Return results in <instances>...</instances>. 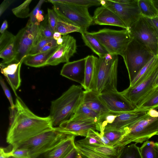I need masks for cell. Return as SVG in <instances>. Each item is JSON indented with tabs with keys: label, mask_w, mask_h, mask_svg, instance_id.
Wrapping results in <instances>:
<instances>
[{
	"label": "cell",
	"mask_w": 158,
	"mask_h": 158,
	"mask_svg": "<svg viewBox=\"0 0 158 158\" xmlns=\"http://www.w3.org/2000/svg\"><path fill=\"white\" fill-rule=\"evenodd\" d=\"M63 39L61 37L56 40L57 44L58 45H61L63 43Z\"/></svg>",
	"instance_id": "53"
},
{
	"label": "cell",
	"mask_w": 158,
	"mask_h": 158,
	"mask_svg": "<svg viewBox=\"0 0 158 158\" xmlns=\"http://www.w3.org/2000/svg\"><path fill=\"white\" fill-rule=\"evenodd\" d=\"M85 45L89 48L99 57H103L109 53L99 41L87 31L81 34Z\"/></svg>",
	"instance_id": "26"
},
{
	"label": "cell",
	"mask_w": 158,
	"mask_h": 158,
	"mask_svg": "<svg viewBox=\"0 0 158 158\" xmlns=\"http://www.w3.org/2000/svg\"><path fill=\"white\" fill-rule=\"evenodd\" d=\"M45 1L44 0H40L39 2L33 10L30 13L29 19L28 21L33 23H35L37 22L36 15L38 12L40 10L42 5Z\"/></svg>",
	"instance_id": "43"
},
{
	"label": "cell",
	"mask_w": 158,
	"mask_h": 158,
	"mask_svg": "<svg viewBox=\"0 0 158 158\" xmlns=\"http://www.w3.org/2000/svg\"><path fill=\"white\" fill-rule=\"evenodd\" d=\"M89 32L99 41L109 54L122 57L132 39L127 29L117 30L104 28Z\"/></svg>",
	"instance_id": "7"
},
{
	"label": "cell",
	"mask_w": 158,
	"mask_h": 158,
	"mask_svg": "<svg viewBox=\"0 0 158 158\" xmlns=\"http://www.w3.org/2000/svg\"><path fill=\"white\" fill-rule=\"evenodd\" d=\"M75 144L77 151L83 158H112L81 146L76 142Z\"/></svg>",
	"instance_id": "34"
},
{
	"label": "cell",
	"mask_w": 158,
	"mask_h": 158,
	"mask_svg": "<svg viewBox=\"0 0 158 158\" xmlns=\"http://www.w3.org/2000/svg\"><path fill=\"white\" fill-rule=\"evenodd\" d=\"M56 32L60 33L63 35L73 32L81 33L80 28L74 25L65 22L58 17L56 26Z\"/></svg>",
	"instance_id": "31"
},
{
	"label": "cell",
	"mask_w": 158,
	"mask_h": 158,
	"mask_svg": "<svg viewBox=\"0 0 158 158\" xmlns=\"http://www.w3.org/2000/svg\"><path fill=\"white\" fill-rule=\"evenodd\" d=\"M36 158H45V154H43L42 155H41L37 157Z\"/></svg>",
	"instance_id": "55"
},
{
	"label": "cell",
	"mask_w": 158,
	"mask_h": 158,
	"mask_svg": "<svg viewBox=\"0 0 158 158\" xmlns=\"http://www.w3.org/2000/svg\"><path fill=\"white\" fill-rule=\"evenodd\" d=\"M145 18L147 21L158 31V15L152 18Z\"/></svg>",
	"instance_id": "46"
},
{
	"label": "cell",
	"mask_w": 158,
	"mask_h": 158,
	"mask_svg": "<svg viewBox=\"0 0 158 158\" xmlns=\"http://www.w3.org/2000/svg\"><path fill=\"white\" fill-rule=\"evenodd\" d=\"M80 156L75 147L65 158H80Z\"/></svg>",
	"instance_id": "47"
},
{
	"label": "cell",
	"mask_w": 158,
	"mask_h": 158,
	"mask_svg": "<svg viewBox=\"0 0 158 158\" xmlns=\"http://www.w3.org/2000/svg\"><path fill=\"white\" fill-rule=\"evenodd\" d=\"M153 4L158 12V0H152Z\"/></svg>",
	"instance_id": "52"
},
{
	"label": "cell",
	"mask_w": 158,
	"mask_h": 158,
	"mask_svg": "<svg viewBox=\"0 0 158 158\" xmlns=\"http://www.w3.org/2000/svg\"><path fill=\"white\" fill-rule=\"evenodd\" d=\"M61 37V34L58 32H55L53 34V39L56 40Z\"/></svg>",
	"instance_id": "51"
},
{
	"label": "cell",
	"mask_w": 158,
	"mask_h": 158,
	"mask_svg": "<svg viewBox=\"0 0 158 158\" xmlns=\"http://www.w3.org/2000/svg\"><path fill=\"white\" fill-rule=\"evenodd\" d=\"M63 43L58 45L56 50L47 61L46 66H56L69 62L70 59L77 52L76 39L68 35H63Z\"/></svg>",
	"instance_id": "13"
},
{
	"label": "cell",
	"mask_w": 158,
	"mask_h": 158,
	"mask_svg": "<svg viewBox=\"0 0 158 158\" xmlns=\"http://www.w3.org/2000/svg\"><path fill=\"white\" fill-rule=\"evenodd\" d=\"M92 18L93 24L115 26L127 29L125 24L118 16L104 6H101L96 9Z\"/></svg>",
	"instance_id": "17"
},
{
	"label": "cell",
	"mask_w": 158,
	"mask_h": 158,
	"mask_svg": "<svg viewBox=\"0 0 158 158\" xmlns=\"http://www.w3.org/2000/svg\"><path fill=\"white\" fill-rule=\"evenodd\" d=\"M53 39H44L41 40L31 49L27 55H34L38 53L44 47Z\"/></svg>",
	"instance_id": "42"
},
{
	"label": "cell",
	"mask_w": 158,
	"mask_h": 158,
	"mask_svg": "<svg viewBox=\"0 0 158 158\" xmlns=\"http://www.w3.org/2000/svg\"><path fill=\"white\" fill-rule=\"evenodd\" d=\"M15 105L14 110L10 111V124L6 137L8 144L13 146L20 143L53 127L49 116L36 115L18 96Z\"/></svg>",
	"instance_id": "1"
},
{
	"label": "cell",
	"mask_w": 158,
	"mask_h": 158,
	"mask_svg": "<svg viewBox=\"0 0 158 158\" xmlns=\"http://www.w3.org/2000/svg\"><path fill=\"white\" fill-rule=\"evenodd\" d=\"M0 82L1 86L3 89L4 93L6 95V97L8 98L9 102L10 104V110L13 111L15 107V105L14 104L13 101L12 97L11 96L10 91L6 85L4 79L2 77H0Z\"/></svg>",
	"instance_id": "41"
},
{
	"label": "cell",
	"mask_w": 158,
	"mask_h": 158,
	"mask_svg": "<svg viewBox=\"0 0 158 158\" xmlns=\"http://www.w3.org/2000/svg\"><path fill=\"white\" fill-rule=\"evenodd\" d=\"M100 116V115L96 112L81 104L70 119L74 120L93 122L98 123Z\"/></svg>",
	"instance_id": "29"
},
{
	"label": "cell",
	"mask_w": 158,
	"mask_h": 158,
	"mask_svg": "<svg viewBox=\"0 0 158 158\" xmlns=\"http://www.w3.org/2000/svg\"><path fill=\"white\" fill-rule=\"evenodd\" d=\"M85 57L65 64L60 71V75L70 80L80 83H84Z\"/></svg>",
	"instance_id": "18"
},
{
	"label": "cell",
	"mask_w": 158,
	"mask_h": 158,
	"mask_svg": "<svg viewBox=\"0 0 158 158\" xmlns=\"http://www.w3.org/2000/svg\"><path fill=\"white\" fill-rule=\"evenodd\" d=\"M118 55L108 54L98 57L95 66L92 90L98 94L108 90H117Z\"/></svg>",
	"instance_id": "4"
},
{
	"label": "cell",
	"mask_w": 158,
	"mask_h": 158,
	"mask_svg": "<svg viewBox=\"0 0 158 158\" xmlns=\"http://www.w3.org/2000/svg\"><path fill=\"white\" fill-rule=\"evenodd\" d=\"M75 137L67 136L57 146L45 153V158H65L75 147Z\"/></svg>",
	"instance_id": "22"
},
{
	"label": "cell",
	"mask_w": 158,
	"mask_h": 158,
	"mask_svg": "<svg viewBox=\"0 0 158 158\" xmlns=\"http://www.w3.org/2000/svg\"><path fill=\"white\" fill-rule=\"evenodd\" d=\"M80 158H83L82 156H81V155H80Z\"/></svg>",
	"instance_id": "57"
},
{
	"label": "cell",
	"mask_w": 158,
	"mask_h": 158,
	"mask_svg": "<svg viewBox=\"0 0 158 158\" xmlns=\"http://www.w3.org/2000/svg\"><path fill=\"white\" fill-rule=\"evenodd\" d=\"M158 66V55L154 56L139 71L132 81L130 83L129 87L138 85L148 76Z\"/></svg>",
	"instance_id": "28"
},
{
	"label": "cell",
	"mask_w": 158,
	"mask_h": 158,
	"mask_svg": "<svg viewBox=\"0 0 158 158\" xmlns=\"http://www.w3.org/2000/svg\"><path fill=\"white\" fill-rule=\"evenodd\" d=\"M128 128L120 131L104 130L103 135L111 143L113 147L119 142L127 133Z\"/></svg>",
	"instance_id": "32"
},
{
	"label": "cell",
	"mask_w": 158,
	"mask_h": 158,
	"mask_svg": "<svg viewBox=\"0 0 158 158\" xmlns=\"http://www.w3.org/2000/svg\"><path fill=\"white\" fill-rule=\"evenodd\" d=\"M58 46L47 51L34 55L26 56L23 63L26 65L35 68L46 66V63L50 57L56 50Z\"/></svg>",
	"instance_id": "25"
},
{
	"label": "cell",
	"mask_w": 158,
	"mask_h": 158,
	"mask_svg": "<svg viewBox=\"0 0 158 158\" xmlns=\"http://www.w3.org/2000/svg\"><path fill=\"white\" fill-rule=\"evenodd\" d=\"M15 35L7 31L0 35L1 63L6 64L14 62L16 56Z\"/></svg>",
	"instance_id": "19"
},
{
	"label": "cell",
	"mask_w": 158,
	"mask_h": 158,
	"mask_svg": "<svg viewBox=\"0 0 158 158\" xmlns=\"http://www.w3.org/2000/svg\"><path fill=\"white\" fill-rule=\"evenodd\" d=\"M39 12L40 14L42 15H43V14L44 13V12L43 10H40L39 11Z\"/></svg>",
	"instance_id": "56"
},
{
	"label": "cell",
	"mask_w": 158,
	"mask_h": 158,
	"mask_svg": "<svg viewBox=\"0 0 158 158\" xmlns=\"http://www.w3.org/2000/svg\"><path fill=\"white\" fill-rule=\"evenodd\" d=\"M81 85H73L59 98L52 101L49 115L53 127L69 120L82 103L84 91Z\"/></svg>",
	"instance_id": "2"
},
{
	"label": "cell",
	"mask_w": 158,
	"mask_h": 158,
	"mask_svg": "<svg viewBox=\"0 0 158 158\" xmlns=\"http://www.w3.org/2000/svg\"><path fill=\"white\" fill-rule=\"evenodd\" d=\"M154 144L153 141L148 140L143 143L139 148L142 158H155Z\"/></svg>",
	"instance_id": "37"
},
{
	"label": "cell",
	"mask_w": 158,
	"mask_h": 158,
	"mask_svg": "<svg viewBox=\"0 0 158 158\" xmlns=\"http://www.w3.org/2000/svg\"><path fill=\"white\" fill-rule=\"evenodd\" d=\"M57 127L64 134L75 136L86 137L89 130L91 129L100 131L99 125L95 122L70 119L62 123Z\"/></svg>",
	"instance_id": "16"
},
{
	"label": "cell",
	"mask_w": 158,
	"mask_h": 158,
	"mask_svg": "<svg viewBox=\"0 0 158 158\" xmlns=\"http://www.w3.org/2000/svg\"><path fill=\"white\" fill-rule=\"evenodd\" d=\"M37 21L40 23L43 22L44 19V17L43 15L40 14L39 11L38 12L36 16Z\"/></svg>",
	"instance_id": "49"
},
{
	"label": "cell",
	"mask_w": 158,
	"mask_h": 158,
	"mask_svg": "<svg viewBox=\"0 0 158 158\" xmlns=\"http://www.w3.org/2000/svg\"><path fill=\"white\" fill-rule=\"evenodd\" d=\"M47 15L49 24L54 33L56 32L58 17L53 10L49 8L48 9Z\"/></svg>",
	"instance_id": "40"
},
{
	"label": "cell",
	"mask_w": 158,
	"mask_h": 158,
	"mask_svg": "<svg viewBox=\"0 0 158 158\" xmlns=\"http://www.w3.org/2000/svg\"><path fill=\"white\" fill-rule=\"evenodd\" d=\"M58 46L56 40L53 39L51 41L45 45L39 53L47 51Z\"/></svg>",
	"instance_id": "45"
},
{
	"label": "cell",
	"mask_w": 158,
	"mask_h": 158,
	"mask_svg": "<svg viewBox=\"0 0 158 158\" xmlns=\"http://www.w3.org/2000/svg\"><path fill=\"white\" fill-rule=\"evenodd\" d=\"M158 109V85L153 88L138 102L135 110L147 111Z\"/></svg>",
	"instance_id": "23"
},
{
	"label": "cell",
	"mask_w": 158,
	"mask_h": 158,
	"mask_svg": "<svg viewBox=\"0 0 158 158\" xmlns=\"http://www.w3.org/2000/svg\"><path fill=\"white\" fill-rule=\"evenodd\" d=\"M53 5V10L58 17L63 21L80 28L81 33L87 31L92 24V17L87 7L77 6L48 0Z\"/></svg>",
	"instance_id": "6"
},
{
	"label": "cell",
	"mask_w": 158,
	"mask_h": 158,
	"mask_svg": "<svg viewBox=\"0 0 158 158\" xmlns=\"http://www.w3.org/2000/svg\"><path fill=\"white\" fill-rule=\"evenodd\" d=\"M85 59L84 82L82 87L85 90H88L93 89L98 57L91 55L87 56Z\"/></svg>",
	"instance_id": "24"
},
{
	"label": "cell",
	"mask_w": 158,
	"mask_h": 158,
	"mask_svg": "<svg viewBox=\"0 0 158 158\" xmlns=\"http://www.w3.org/2000/svg\"><path fill=\"white\" fill-rule=\"evenodd\" d=\"M158 85V75L157 76V77L155 80L154 85V87H155L157 85Z\"/></svg>",
	"instance_id": "54"
},
{
	"label": "cell",
	"mask_w": 158,
	"mask_h": 158,
	"mask_svg": "<svg viewBox=\"0 0 158 158\" xmlns=\"http://www.w3.org/2000/svg\"><path fill=\"white\" fill-rule=\"evenodd\" d=\"M158 75V66L144 80L133 87H129L121 92L136 107L140 100L153 88Z\"/></svg>",
	"instance_id": "12"
},
{
	"label": "cell",
	"mask_w": 158,
	"mask_h": 158,
	"mask_svg": "<svg viewBox=\"0 0 158 158\" xmlns=\"http://www.w3.org/2000/svg\"><path fill=\"white\" fill-rule=\"evenodd\" d=\"M81 104L100 116L110 111L100 98L99 94L92 89L84 91Z\"/></svg>",
	"instance_id": "21"
},
{
	"label": "cell",
	"mask_w": 158,
	"mask_h": 158,
	"mask_svg": "<svg viewBox=\"0 0 158 158\" xmlns=\"http://www.w3.org/2000/svg\"><path fill=\"white\" fill-rule=\"evenodd\" d=\"M101 3L116 14L127 29L141 16L138 0H101Z\"/></svg>",
	"instance_id": "11"
},
{
	"label": "cell",
	"mask_w": 158,
	"mask_h": 158,
	"mask_svg": "<svg viewBox=\"0 0 158 158\" xmlns=\"http://www.w3.org/2000/svg\"><path fill=\"white\" fill-rule=\"evenodd\" d=\"M155 153V158H158V142L155 143L154 146Z\"/></svg>",
	"instance_id": "50"
},
{
	"label": "cell",
	"mask_w": 158,
	"mask_h": 158,
	"mask_svg": "<svg viewBox=\"0 0 158 158\" xmlns=\"http://www.w3.org/2000/svg\"><path fill=\"white\" fill-rule=\"evenodd\" d=\"M158 133V111L152 109L128 127L123 139L115 147L122 148L131 142L141 143Z\"/></svg>",
	"instance_id": "3"
},
{
	"label": "cell",
	"mask_w": 158,
	"mask_h": 158,
	"mask_svg": "<svg viewBox=\"0 0 158 158\" xmlns=\"http://www.w3.org/2000/svg\"><path fill=\"white\" fill-rule=\"evenodd\" d=\"M136 144L123 147L119 158H142L139 148Z\"/></svg>",
	"instance_id": "33"
},
{
	"label": "cell",
	"mask_w": 158,
	"mask_h": 158,
	"mask_svg": "<svg viewBox=\"0 0 158 158\" xmlns=\"http://www.w3.org/2000/svg\"><path fill=\"white\" fill-rule=\"evenodd\" d=\"M8 24L7 21L5 20L3 22L0 29V33L1 34L3 33L8 28Z\"/></svg>",
	"instance_id": "48"
},
{
	"label": "cell",
	"mask_w": 158,
	"mask_h": 158,
	"mask_svg": "<svg viewBox=\"0 0 158 158\" xmlns=\"http://www.w3.org/2000/svg\"><path fill=\"white\" fill-rule=\"evenodd\" d=\"M157 135H158V133H157Z\"/></svg>",
	"instance_id": "58"
},
{
	"label": "cell",
	"mask_w": 158,
	"mask_h": 158,
	"mask_svg": "<svg viewBox=\"0 0 158 158\" xmlns=\"http://www.w3.org/2000/svg\"><path fill=\"white\" fill-rule=\"evenodd\" d=\"M57 2L87 7L101 5V0H56Z\"/></svg>",
	"instance_id": "38"
},
{
	"label": "cell",
	"mask_w": 158,
	"mask_h": 158,
	"mask_svg": "<svg viewBox=\"0 0 158 158\" xmlns=\"http://www.w3.org/2000/svg\"><path fill=\"white\" fill-rule=\"evenodd\" d=\"M138 5L141 16L152 18L158 15V12L152 0H138Z\"/></svg>",
	"instance_id": "30"
},
{
	"label": "cell",
	"mask_w": 158,
	"mask_h": 158,
	"mask_svg": "<svg viewBox=\"0 0 158 158\" xmlns=\"http://www.w3.org/2000/svg\"><path fill=\"white\" fill-rule=\"evenodd\" d=\"M80 145L112 158H119L122 148L110 147L104 145L88 144L80 140L76 141Z\"/></svg>",
	"instance_id": "27"
},
{
	"label": "cell",
	"mask_w": 158,
	"mask_h": 158,
	"mask_svg": "<svg viewBox=\"0 0 158 158\" xmlns=\"http://www.w3.org/2000/svg\"><path fill=\"white\" fill-rule=\"evenodd\" d=\"M24 58L18 62H13L6 64L1 63L0 64L1 73L6 77L16 96L17 95L16 91L20 86L21 83L20 71Z\"/></svg>",
	"instance_id": "20"
},
{
	"label": "cell",
	"mask_w": 158,
	"mask_h": 158,
	"mask_svg": "<svg viewBox=\"0 0 158 158\" xmlns=\"http://www.w3.org/2000/svg\"><path fill=\"white\" fill-rule=\"evenodd\" d=\"M99 96L110 111L123 112L135 110L132 104L118 90L106 91Z\"/></svg>",
	"instance_id": "14"
},
{
	"label": "cell",
	"mask_w": 158,
	"mask_h": 158,
	"mask_svg": "<svg viewBox=\"0 0 158 158\" xmlns=\"http://www.w3.org/2000/svg\"><path fill=\"white\" fill-rule=\"evenodd\" d=\"M40 24L37 22L33 23L28 21L15 35L16 56L14 62L20 61L39 42Z\"/></svg>",
	"instance_id": "10"
},
{
	"label": "cell",
	"mask_w": 158,
	"mask_h": 158,
	"mask_svg": "<svg viewBox=\"0 0 158 158\" xmlns=\"http://www.w3.org/2000/svg\"><path fill=\"white\" fill-rule=\"evenodd\" d=\"M147 111L116 112L111 111L110 123L104 127V130L120 131L128 127L133 123L145 115Z\"/></svg>",
	"instance_id": "15"
},
{
	"label": "cell",
	"mask_w": 158,
	"mask_h": 158,
	"mask_svg": "<svg viewBox=\"0 0 158 158\" xmlns=\"http://www.w3.org/2000/svg\"><path fill=\"white\" fill-rule=\"evenodd\" d=\"M68 135L61 132L57 127H53L27 140L12 146V148L27 149L31 158H36L55 148Z\"/></svg>",
	"instance_id": "5"
},
{
	"label": "cell",
	"mask_w": 158,
	"mask_h": 158,
	"mask_svg": "<svg viewBox=\"0 0 158 158\" xmlns=\"http://www.w3.org/2000/svg\"><path fill=\"white\" fill-rule=\"evenodd\" d=\"M39 28L40 41L44 39L53 38L54 32L49 24L47 15L45 16L44 20L40 23Z\"/></svg>",
	"instance_id": "35"
},
{
	"label": "cell",
	"mask_w": 158,
	"mask_h": 158,
	"mask_svg": "<svg viewBox=\"0 0 158 158\" xmlns=\"http://www.w3.org/2000/svg\"><path fill=\"white\" fill-rule=\"evenodd\" d=\"M15 1L14 0H4L2 2L0 5V16Z\"/></svg>",
	"instance_id": "44"
},
{
	"label": "cell",
	"mask_w": 158,
	"mask_h": 158,
	"mask_svg": "<svg viewBox=\"0 0 158 158\" xmlns=\"http://www.w3.org/2000/svg\"><path fill=\"white\" fill-rule=\"evenodd\" d=\"M7 154L13 158H31L28 150L24 148H12Z\"/></svg>",
	"instance_id": "39"
},
{
	"label": "cell",
	"mask_w": 158,
	"mask_h": 158,
	"mask_svg": "<svg viewBox=\"0 0 158 158\" xmlns=\"http://www.w3.org/2000/svg\"><path fill=\"white\" fill-rule=\"evenodd\" d=\"M32 1V0L25 1L18 6L12 9V13L18 18H25L29 17V6Z\"/></svg>",
	"instance_id": "36"
},
{
	"label": "cell",
	"mask_w": 158,
	"mask_h": 158,
	"mask_svg": "<svg viewBox=\"0 0 158 158\" xmlns=\"http://www.w3.org/2000/svg\"><path fill=\"white\" fill-rule=\"evenodd\" d=\"M154 56L132 38L122 57L128 71L130 83Z\"/></svg>",
	"instance_id": "8"
},
{
	"label": "cell",
	"mask_w": 158,
	"mask_h": 158,
	"mask_svg": "<svg viewBox=\"0 0 158 158\" xmlns=\"http://www.w3.org/2000/svg\"><path fill=\"white\" fill-rule=\"evenodd\" d=\"M131 37L154 56L158 55V31L141 16L127 29Z\"/></svg>",
	"instance_id": "9"
},
{
	"label": "cell",
	"mask_w": 158,
	"mask_h": 158,
	"mask_svg": "<svg viewBox=\"0 0 158 158\" xmlns=\"http://www.w3.org/2000/svg\"></svg>",
	"instance_id": "59"
}]
</instances>
